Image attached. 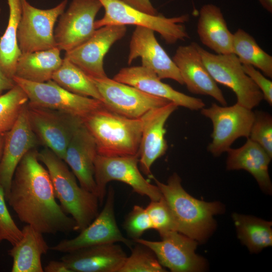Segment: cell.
I'll use <instances>...</instances> for the list:
<instances>
[{"instance_id":"6da1fadb","label":"cell","mask_w":272,"mask_h":272,"mask_svg":"<svg viewBox=\"0 0 272 272\" xmlns=\"http://www.w3.org/2000/svg\"><path fill=\"white\" fill-rule=\"evenodd\" d=\"M38 151H29L15 171L7 198L20 220L42 234L69 233L76 223L56 201L48 172L39 162Z\"/></svg>"},{"instance_id":"7a4b0ae2","label":"cell","mask_w":272,"mask_h":272,"mask_svg":"<svg viewBox=\"0 0 272 272\" xmlns=\"http://www.w3.org/2000/svg\"><path fill=\"white\" fill-rule=\"evenodd\" d=\"M175 220L177 232L198 241L205 240L215 227L214 216L222 213V204L206 202L189 194L181 180L173 173L166 183L152 177Z\"/></svg>"},{"instance_id":"3957f363","label":"cell","mask_w":272,"mask_h":272,"mask_svg":"<svg viewBox=\"0 0 272 272\" xmlns=\"http://www.w3.org/2000/svg\"><path fill=\"white\" fill-rule=\"evenodd\" d=\"M38 159L46 167L61 208L75 221L76 231L81 232L99 214L97 196L79 185L65 162L48 148L38 152Z\"/></svg>"},{"instance_id":"277c9868","label":"cell","mask_w":272,"mask_h":272,"mask_svg":"<svg viewBox=\"0 0 272 272\" xmlns=\"http://www.w3.org/2000/svg\"><path fill=\"white\" fill-rule=\"evenodd\" d=\"M93 137L98 155L106 157L139 154L143 120L115 113L104 104L83 119Z\"/></svg>"},{"instance_id":"5b68a950","label":"cell","mask_w":272,"mask_h":272,"mask_svg":"<svg viewBox=\"0 0 272 272\" xmlns=\"http://www.w3.org/2000/svg\"><path fill=\"white\" fill-rule=\"evenodd\" d=\"M105 10L103 17L95 21V29L106 25H132L158 32L167 44L189 38L184 23L189 16L167 18L161 14L153 15L135 9L120 0H98Z\"/></svg>"},{"instance_id":"8992f818","label":"cell","mask_w":272,"mask_h":272,"mask_svg":"<svg viewBox=\"0 0 272 272\" xmlns=\"http://www.w3.org/2000/svg\"><path fill=\"white\" fill-rule=\"evenodd\" d=\"M139 160V154L118 157L97 155L94 162V178L99 202H103L106 185L111 181L123 182L135 192L148 196L151 200H158L162 197L158 186L152 184L142 175L138 167Z\"/></svg>"},{"instance_id":"52a82bcc","label":"cell","mask_w":272,"mask_h":272,"mask_svg":"<svg viewBox=\"0 0 272 272\" xmlns=\"http://www.w3.org/2000/svg\"><path fill=\"white\" fill-rule=\"evenodd\" d=\"M12 79L25 92L31 106L57 110L82 120L103 106L101 101L72 93L52 80L36 83L15 76Z\"/></svg>"},{"instance_id":"ba28073f","label":"cell","mask_w":272,"mask_h":272,"mask_svg":"<svg viewBox=\"0 0 272 272\" xmlns=\"http://www.w3.org/2000/svg\"><path fill=\"white\" fill-rule=\"evenodd\" d=\"M196 47L209 73L216 83L230 88L235 94L237 103L252 109L263 99V95L245 73L242 64L233 53L219 54Z\"/></svg>"},{"instance_id":"9c48e42d","label":"cell","mask_w":272,"mask_h":272,"mask_svg":"<svg viewBox=\"0 0 272 272\" xmlns=\"http://www.w3.org/2000/svg\"><path fill=\"white\" fill-rule=\"evenodd\" d=\"M200 112L212 122V140L207 149L214 156L227 152L237 139L248 138L254 118L252 109L237 103L230 106L214 103Z\"/></svg>"},{"instance_id":"30bf717a","label":"cell","mask_w":272,"mask_h":272,"mask_svg":"<svg viewBox=\"0 0 272 272\" xmlns=\"http://www.w3.org/2000/svg\"><path fill=\"white\" fill-rule=\"evenodd\" d=\"M21 1V17L17 31V41L21 53L48 50L56 47L54 27L58 17L64 12L67 0L55 7L40 9Z\"/></svg>"},{"instance_id":"8fae6325","label":"cell","mask_w":272,"mask_h":272,"mask_svg":"<svg viewBox=\"0 0 272 272\" xmlns=\"http://www.w3.org/2000/svg\"><path fill=\"white\" fill-rule=\"evenodd\" d=\"M26 109L31 127L40 143L63 160L70 141L83 124L82 119L57 110L28 104Z\"/></svg>"},{"instance_id":"7c38bea8","label":"cell","mask_w":272,"mask_h":272,"mask_svg":"<svg viewBox=\"0 0 272 272\" xmlns=\"http://www.w3.org/2000/svg\"><path fill=\"white\" fill-rule=\"evenodd\" d=\"M91 79L102 97L104 106L128 118H140L149 110L170 102L108 77Z\"/></svg>"},{"instance_id":"4fadbf2b","label":"cell","mask_w":272,"mask_h":272,"mask_svg":"<svg viewBox=\"0 0 272 272\" xmlns=\"http://www.w3.org/2000/svg\"><path fill=\"white\" fill-rule=\"evenodd\" d=\"M115 192L109 188L102 211L80 234L71 239L61 241L50 247L52 250L69 253L95 245L121 242L130 249L133 241L123 236L117 226L114 214Z\"/></svg>"},{"instance_id":"5bb4252c","label":"cell","mask_w":272,"mask_h":272,"mask_svg":"<svg viewBox=\"0 0 272 272\" xmlns=\"http://www.w3.org/2000/svg\"><path fill=\"white\" fill-rule=\"evenodd\" d=\"M102 8L98 0H72L54 30L56 47L66 52L89 39L96 30L95 19Z\"/></svg>"},{"instance_id":"9a60e30c","label":"cell","mask_w":272,"mask_h":272,"mask_svg":"<svg viewBox=\"0 0 272 272\" xmlns=\"http://www.w3.org/2000/svg\"><path fill=\"white\" fill-rule=\"evenodd\" d=\"M161 237L159 241L140 238L134 242L148 247L160 264L171 271H199L204 268V259L195 252L197 245L196 240L177 231L170 232Z\"/></svg>"},{"instance_id":"2e32d148","label":"cell","mask_w":272,"mask_h":272,"mask_svg":"<svg viewBox=\"0 0 272 272\" xmlns=\"http://www.w3.org/2000/svg\"><path fill=\"white\" fill-rule=\"evenodd\" d=\"M124 25H106L95 30L87 41L66 51L64 57L93 78L107 77L104 69V58L110 47L123 38Z\"/></svg>"},{"instance_id":"e0dca14e","label":"cell","mask_w":272,"mask_h":272,"mask_svg":"<svg viewBox=\"0 0 272 272\" xmlns=\"http://www.w3.org/2000/svg\"><path fill=\"white\" fill-rule=\"evenodd\" d=\"M27 105L12 128L5 133L0 158V185L6 199L8 196L17 167L24 156L40 144L28 120Z\"/></svg>"},{"instance_id":"ac0fdd59","label":"cell","mask_w":272,"mask_h":272,"mask_svg":"<svg viewBox=\"0 0 272 272\" xmlns=\"http://www.w3.org/2000/svg\"><path fill=\"white\" fill-rule=\"evenodd\" d=\"M154 32L151 29L136 26L129 43L128 64L140 57L142 65L153 71L160 79H171L183 85L178 67L159 43Z\"/></svg>"},{"instance_id":"d6986e66","label":"cell","mask_w":272,"mask_h":272,"mask_svg":"<svg viewBox=\"0 0 272 272\" xmlns=\"http://www.w3.org/2000/svg\"><path fill=\"white\" fill-rule=\"evenodd\" d=\"M178 106L173 102L152 109L141 118L143 128L139 150L141 171L152 178L151 168L156 160L163 156L168 145L165 139V123Z\"/></svg>"},{"instance_id":"ffe728a7","label":"cell","mask_w":272,"mask_h":272,"mask_svg":"<svg viewBox=\"0 0 272 272\" xmlns=\"http://www.w3.org/2000/svg\"><path fill=\"white\" fill-rule=\"evenodd\" d=\"M196 43L179 46L172 60L178 67L183 84L191 93L209 96L223 106L227 104L224 94L205 65Z\"/></svg>"},{"instance_id":"44dd1931","label":"cell","mask_w":272,"mask_h":272,"mask_svg":"<svg viewBox=\"0 0 272 272\" xmlns=\"http://www.w3.org/2000/svg\"><path fill=\"white\" fill-rule=\"evenodd\" d=\"M113 79L191 110H201L205 107V102L200 98L188 96L174 89L162 82L153 71L142 65L123 67Z\"/></svg>"},{"instance_id":"7402d4cb","label":"cell","mask_w":272,"mask_h":272,"mask_svg":"<svg viewBox=\"0 0 272 272\" xmlns=\"http://www.w3.org/2000/svg\"><path fill=\"white\" fill-rule=\"evenodd\" d=\"M126 257L120 245L111 243L66 253L60 260L72 272H119Z\"/></svg>"},{"instance_id":"603a6c76","label":"cell","mask_w":272,"mask_h":272,"mask_svg":"<svg viewBox=\"0 0 272 272\" xmlns=\"http://www.w3.org/2000/svg\"><path fill=\"white\" fill-rule=\"evenodd\" d=\"M97 155L95 142L83 123L70 141L63 161L70 167L80 186L96 195L94 162Z\"/></svg>"},{"instance_id":"cb8c5ba5","label":"cell","mask_w":272,"mask_h":272,"mask_svg":"<svg viewBox=\"0 0 272 272\" xmlns=\"http://www.w3.org/2000/svg\"><path fill=\"white\" fill-rule=\"evenodd\" d=\"M247 139L241 147L230 148L227 151L226 168L229 170H246L253 176L264 191L271 193V182L268 169L272 157L259 144Z\"/></svg>"},{"instance_id":"d4e9b609","label":"cell","mask_w":272,"mask_h":272,"mask_svg":"<svg viewBox=\"0 0 272 272\" xmlns=\"http://www.w3.org/2000/svg\"><path fill=\"white\" fill-rule=\"evenodd\" d=\"M197 33L201 43L217 54L233 53V34L218 6L206 4L201 8Z\"/></svg>"},{"instance_id":"484cf974","label":"cell","mask_w":272,"mask_h":272,"mask_svg":"<svg viewBox=\"0 0 272 272\" xmlns=\"http://www.w3.org/2000/svg\"><path fill=\"white\" fill-rule=\"evenodd\" d=\"M21 240L8 251L13 258L12 272H43L41 256L50 248L42 233L27 224Z\"/></svg>"},{"instance_id":"4316f807","label":"cell","mask_w":272,"mask_h":272,"mask_svg":"<svg viewBox=\"0 0 272 272\" xmlns=\"http://www.w3.org/2000/svg\"><path fill=\"white\" fill-rule=\"evenodd\" d=\"M60 50L57 47L43 51L21 53L18 59L15 76L36 83L51 80L61 65Z\"/></svg>"},{"instance_id":"83f0119b","label":"cell","mask_w":272,"mask_h":272,"mask_svg":"<svg viewBox=\"0 0 272 272\" xmlns=\"http://www.w3.org/2000/svg\"><path fill=\"white\" fill-rule=\"evenodd\" d=\"M8 25L0 37V68L9 78L15 75L17 62L21 52L17 41V31L21 17V0H8Z\"/></svg>"},{"instance_id":"f1b7e54d","label":"cell","mask_w":272,"mask_h":272,"mask_svg":"<svg viewBox=\"0 0 272 272\" xmlns=\"http://www.w3.org/2000/svg\"><path fill=\"white\" fill-rule=\"evenodd\" d=\"M237 236L252 252L272 245V223L251 216L234 213Z\"/></svg>"},{"instance_id":"f546056e","label":"cell","mask_w":272,"mask_h":272,"mask_svg":"<svg viewBox=\"0 0 272 272\" xmlns=\"http://www.w3.org/2000/svg\"><path fill=\"white\" fill-rule=\"evenodd\" d=\"M52 80L66 90L102 102V97L93 80L81 69L64 57Z\"/></svg>"},{"instance_id":"4dcf8cb0","label":"cell","mask_w":272,"mask_h":272,"mask_svg":"<svg viewBox=\"0 0 272 272\" xmlns=\"http://www.w3.org/2000/svg\"><path fill=\"white\" fill-rule=\"evenodd\" d=\"M233 53L242 64L250 65L272 78V56L264 51L255 39L242 29L233 34Z\"/></svg>"},{"instance_id":"1f68e13d","label":"cell","mask_w":272,"mask_h":272,"mask_svg":"<svg viewBox=\"0 0 272 272\" xmlns=\"http://www.w3.org/2000/svg\"><path fill=\"white\" fill-rule=\"evenodd\" d=\"M28 102L26 94L16 84L0 95V133H5L12 128Z\"/></svg>"},{"instance_id":"d6a6232c","label":"cell","mask_w":272,"mask_h":272,"mask_svg":"<svg viewBox=\"0 0 272 272\" xmlns=\"http://www.w3.org/2000/svg\"><path fill=\"white\" fill-rule=\"evenodd\" d=\"M135 243L119 272L166 271L151 249L143 244Z\"/></svg>"},{"instance_id":"836d02e7","label":"cell","mask_w":272,"mask_h":272,"mask_svg":"<svg viewBox=\"0 0 272 272\" xmlns=\"http://www.w3.org/2000/svg\"><path fill=\"white\" fill-rule=\"evenodd\" d=\"M152 224L160 237L172 231H177L174 216L163 196L158 200H151L146 208Z\"/></svg>"},{"instance_id":"e575fe53","label":"cell","mask_w":272,"mask_h":272,"mask_svg":"<svg viewBox=\"0 0 272 272\" xmlns=\"http://www.w3.org/2000/svg\"><path fill=\"white\" fill-rule=\"evenodd\" d=\"M249 139L262 147L272 157V117L267 112L254 111Z\"/></svg>"},{"instance_id":"d590c367","label":"cell","mask_w":272,"mask_h":272,"mask_svg":"<svg viewBox=\"0 0 272 272\" xmlns=\"http://www.w3.org/2000/svg\"><path fill=\"white\" fill-rule=\"evenodd\" d=\"M123 228L128 237L133 241L140 238L146 231L153 229L146 208L138 205L134 206L125 219Z\"/></svg>"},{"instance_id":"8d00e7d4","label":"cell","mask_w":272,"mask_h":272,"mask_svg":"<svg viewBox=\"0 0 272 272\" xmlns=\"http://www.w3.org/2000/svg\"><path fill=\"white\" fill-rule=\"evenodd\" d=\"M6 200L4 188L0 185V237L14 246L21 240L22 232L12 219Z\"/></svg>"},{"instance_id":"74e56055","label":"cell","mask_w":272,"mask_h":272,"mask_svg":"<svg viewBox=\"0 0 272 272\" xmlns=\"http://www.w3.org/2000/svg\"><path fill=\"white\" fill-rule=\"evenodd\" d=\"M245 73L250 78L261 92L263 99L270 105H272V82L267 79L254 66L242 64Z\"/></svg>"},{"instance_id":"f35d334b","label":"cell","mask_w":272,"mask_h":272,"mask_svg":"<svg viewBox=\"0 0 272 272\" xmlns=\"http://www.w3.org/2000/svg\"><path fill=\"white\" fill-rule=\"evenodd\" d=\"M125 4L147 14L156 15L158 14L150 0H120Z\"/></svg>"},{"instance_id":"ab89813d","label":"cell","mask_w":272,"mask_h":272,"mask_svg":"<svg viewBox=\"0 0 272 272\" xmlns=\"http://www.w3.org/2000/svg\"><path fill=\"white\" fill-rule=\"evenodd\" d=\"M45 272H72L66 264L60 261H51L44 268Z\"/></svg>"},{"instance_id":"60d3db41","label":"cell","mask_w":272,"mask_h":272,"mask_svg":"<svg viewBox=\"0 0 272 272\" xmlns=\"http://www.w3.org/2000/svg\"><path fill=\"white\" fill-rule=\"evenodd\" d=\"M12 79L7 77L0 68V95L6 90H9L15 85Z\"/></svg>"},{"instance_id":"b9f144b4","label":"cell","mask_w":272,"mask_h":272,"mask_svg":"<svg viewBox=\"0 0 272 272\" xmlns=\"http://www.w3.org/2000/svg\"><path fill=\"white\" fill-rule=\"evenodd\" d=\"M262 7L269 13L272 12V0H258Z\"/></svg>"},{"instance_id":"7bdbcfd3","label":"cell","mask_w":272,"mask_h":272,"mask_svg":"<svg viewBox=\"0 0 272 272\" xmlns=\"http://www.w3.org/2000/svg\"><path fill=\"white\" fill-rule=\"evenodd\" d=\"M5 133H0V158L2 153V148L3 147Z\"/></svg>"},{"instance_id":"ee69618b","label":"cell","mask_w":272,"mask_h":272,"mask_svg":"<svg viewBox=\"0 0 272 272\" xmlns=\"http://www.w3.org/2000/svg\"><path fill=\"white\" fill-rule=\"evenodd\" d=\"M3 241V240L0 237V243H1V242Z\"/></svg>"},{"instance_id":"f6af8a7d","label":"cell","mask_w":272,"mask_h":272,"mask_svg":"<svg viewBox=\"0 0 272 272\" xmlns=\"http://www.w3.org/2000/svg\"><path fill=\"white\" fill-rule=\"evenodd\" d=\"M1 8H0V13H1Z\"/></svg>"}]
</instances>
